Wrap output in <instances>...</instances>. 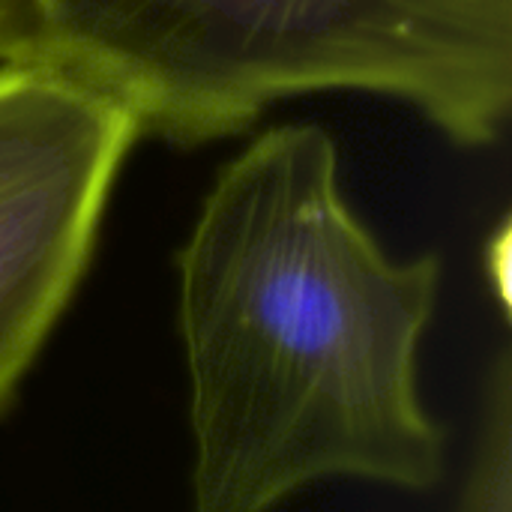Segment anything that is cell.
<instances>
[{"instance_id": "6da1fadb", "label": "cell", "mask_w": 512, "mask_h": 512, "mask_svg": "<svg viewBox=\"0 0 512 512\" xmlns=\"http://www.w3.org/2000/svg\"><path fill=\"white\" fill-rule=\"evenodd\" d=\"M444 264L393 258L348 207L315 123L261 132L177 252L189 512H279L330 483L432 495L450 432L420 354Z\"/></svg>"}, {"instance_id": "7a4b0ae2", "label": "cell", "mask_w": 512, "mask_h": 512, "mask_svg": "<svg viewBox=\"0 0 512 512\" xmlns=\"http://www.w3.org/2000/svg\"><path fill=\"white\" fill-rule=\"evenodd\" d=\"M39 57L141 135L207 144L312 93L399 102L459 147L501 141L512 0H30Z\"/></svg>"}, {"instance_id": "3957f363", "label": "cell", "mask_w": 512, "mask_h": 512, "mask_svg": "<svg viewBox=\"0 0 512 512\" xmlns=\"http://www.w3.org/2000/svg\"><path fill=\"white\" fill-rule=\"evenodd\" d=\"M138 138L114 96L54 60L0 63V420L87 276Z\"/></svg>"}, {"instance_id": "277c9868", "label": "cell", "mask_w": 512, "mask_h": 512, "mask_svg": "<svg viewBox=\"0 0 512 512\" xmlns=\"http://www.w3.org/2000/svg\"><path fill=\"white\" fill-rule=\"evenodd\" d=\"M453 512H512V357L489 363L477 402V426Z\"/></svg>"}, {"instance_id": "5b68a950", "label": "cell", "mask_w": 512, "mask_h": 512, "mask_svg": "<svg viewBox=\"0 0 512 512\" xmlns=\"http://www.w3.org/2000/svg\"><path fill=\"white\" fill-rule=\"evenodd\" d=\"M39 48V27L30 0H0V63L33 57Z\"/></svg>"}, {"instance_id": "8992f818", "label": "cell", "mask_w": 512, "mask_h": 512, "mask_svg": "<svg viewBox=\"0 0 512 512\" xmlns=\"http://www.w3.org/2000/svg\"><path fill=\"white\" fill-rule=\"evenodd\" d=\"M486 273L489 282L498 291V300L504 309H510V225L504 222L495 237H489L486 249Z\"/></svg>"}]
</instances>
